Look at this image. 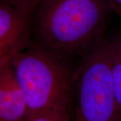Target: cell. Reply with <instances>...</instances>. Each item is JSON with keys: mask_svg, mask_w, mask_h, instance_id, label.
<instances>
[{"mask_svg": "<svg viewBox=\"0 0 121 121\" xmlns=\"http://www.w3.org/2000/svg\"><path fill=\"white\" fill-rule=\"evenodd\" d=\"M112 70L117 106L121 114V44L112 43Z\"/></svg>", "mask_w": 121, "mask_h": 121, "instance_id": "cell-6", "label": "cell"}, {"mask_svg": "<svg viewBox=\"0 0 121 121\" xmlns=\"http://www.w3.org/2000/svg\"><path fill=\"white\" fill-rule=\"evenodd\" d=\"M29 16L5 4H0V56L22 48L28 28Z\"/></svg>", "mask_w": 121, "mask_h": 121, "instance_id": "cell-4", "label": "cell"}, {"mask_svg": "<svg viewBox=\"0 0 121 121\" xmlns=\"http://www.w3.org/2000/svg\"><path fill=\"white\" fill-rule=\"evenodd\" d=\"M15 52H12L8 55H5L4 56H0V121L2 117L4 102V70L5 63L12 57Z\"/></svg>", "mask_w": 121, "mask_h": 121, "instance_id": "cell-9", "label": "cell"}, {"mask_svg": "<svg viewBox=\"0 0 121 121\" xmlns=\"http://www.w3.org/2000/svg\"><path fill=\"white\" fill-rule=\"evenodd\" d=\"M108 4H114L116 7H118V8L121 9V0H107Z\"/></svg>", "mask_w": 121, "mask_h": 121, "instance_id": "cell-10", "label": "cell"}, {"mask_svg": "<svg viewBox=\"0 0 121 121\" xmlns=\"http://www.w3.org/2000/svg\"><path fill=\"white\" fill-rule=\"evenodd\" d=\"M5 3L25 13L29 17L41 0H5Z\"/></svg>", "mask_w": 121, "mask_h": 121, "instance_id": "cell-8", "label": "cell"}, {"mask_svg": "<svg viewBox=\"0 0 121 121\" xmlns=\"http://www.w3.org/2000/svg\"><path fill=\"white\" fill-rule=\"evenodd\" d=\"M108 4L107 0H41L32 13L39 46L57 55L86 51L104 26Z\"/></svg>", "mask_w": 121, "mask_h": 121, "instance_id": "cell-1", "label": "cell"}, {"mask_svg": "<svg viewBox=\"0 0 121 121\" xmlns=\"http://www.w3.org/2000/svg\"><path fill=\"white\" fill-rule=\"evenodd\" d=\"M76 121H118L114 93L112 43L99 42L90 49L77 73Z\"/></svg>", "mask_w": 121, "mask_h": 121, "instance_id": "cell-3", "label": "cell"}, {"mask_svg": "<svg viewBox=\"0 0 121 121\" xmlns=\"http://www.w3.org/2000/svg\"><path fill=\"white\" fill-rule=\"evenodd\" d=\"M21 50L11 64L26 98L25 121L44 109L67 105L71 77L59 55L40 46Z\"/></svg>", "mask_w": 121, "mask_h": 121, "instance_id": "cell-2", "label": "cell"}, {"mask_svg": "<svg viewBox=\"0 0 121 121\" xmlns=\"http://www.w3.org/2000/svg\"><path fill=\"white\" fill-rule=\"evenodd\" d=\"M67 105L46 108L35 113L25 121H69Z\"/></svg>", "mask_w": 121, "mask_h": 121, "instance_id": "cell-7", "label": "cell"}, {"mask_svg": "<svg viewBox=\"0 0 121 121\" xmlns=\"http://www.w3.org/2000/svg\"><path fill=\"white\" fill-rule=\"evenodd\" d=\"M11 58L5 63L4 70V102L1 121H24L27 111L26 98L15 76Z\"/></svg>", "mask_w": 121, "mask_h": 121, "instance_id": "cell-5", "label": "cell"}]
</instances>
